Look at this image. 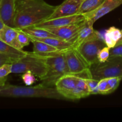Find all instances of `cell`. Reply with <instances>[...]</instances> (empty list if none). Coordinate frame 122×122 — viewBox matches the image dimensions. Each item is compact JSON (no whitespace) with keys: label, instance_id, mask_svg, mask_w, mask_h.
<instances>
[{"label":"cell","instance_id":"2e32d148","mask_svg":"<svg viewBox=\"0 0 122 122\" xmlns=\"http://www.w3.org/2000/svg\"><path fill=\"white\" fill-rule=\"evenodd\" d=\"M121 38L122 31L114 26H112L106 30L104 36L106 46L110 48L114 47Z\"/></svg>","mask_w":122,"mask_h":122},{"label":"cell","instance_id":"5bb4252c","mask_svg":"<svg viewBox=\"0 0 122 122\" xmlns=\"http://www.w3.org/2000/svg\"><path fill=\"white\" fill-rule=\"evenodd\" d=\"M17 35L18 30L7 25H5L0 30V40L15 48L23 50L18 41Z\"/></svg>","mask_w":122,"mask_h":122},{"label":"cell","instance_id":"7a4b0ae2","mask_svg":"<svg viewBox=\"0 0 122 122\" xmlns=\"http://www.w3.org/2000/svg\"><path fill=\"white\" fill-rule=\"evenodd\" d=\"M0 97L14 98H44L65 100L56 87H48L42 84L34 86H21L5 84L0 90Z\"/></svg>","mask_w":122,"mask_h":122},{"label":"cell","instance_id":"5b68a950","mask_svg":"<svg viewBox=\"0 0 122 122\" xmlns=\"http://www.w3.org/2000/svg\"><path fill=\"white\" fill-rule=\"evenodd\" d=\"M30 71L41 79L46 75L47 66L42 57L33 52H27L25 57L18 59L11 64L12 73H23Z\"/></svg>","mask_w":122,"mask_h":122},{"label":"cell","instance_id":"f546056e","mask_svg":"<svg viewBox=\"0 0 122 122\" xmlns=\"http://www.w3.org/2000/svg\"><path fill=\"white\" fill-rule=\"evenodd\" d=\"M17 60L13 59L5 54L0 52V67L5 64H12Z\"/></svg>","mask_w":122,"mask_h":122},{"label":"cell","instance_id":"4dcf8cb0","mask_svg":"<svg viewBox=\"0 0 122 122\" xmlns=\"http://www.w3.org/2000/svg\"><path fill=\"white\" fill-rule=\"evenodd\" d=\"M4 25H5V24H4V23L3 20H2V17H1V14H0V30H1V29L4 27Z\"/></svg>","mask_w":122,"mask_h":122},{"label":"cell","instance_id":"30bf717a","mask_svg":"<svg viewBox=\"0 0 122 122\" xmlns=\"http://www.w3.org/2000/svg\"><path fill=\"white\" fill-rule=\"evenodd\" d=\"M85 20V18L83 16V15L77 14L70 15V16L49 19V20H46L42 22L36 24L33 26L43 29L48 28V27H58L76 23L83 21Z\"/></svg>","mask_w":122,"mask_h":122},{"label":"cell","instance_id":"484cf974","mask_svg":"<svg viewBox=\"0 0 122 122\" xmlns=\"http://www.w3.org/2000/svg\"><path fill=\"white\" fill-rule=\"evenodd\" d=\"M21 79L26 86H30L36 81L35 75L30 71H27L23 73L21 76Z\"/></svg>","mask_w":122,"mask_h":122},{"label":"cell","instance_id":"1f68e13d","mask_svg":"<svg viewBox=\"0 0 122 122\" xmlns=\"http://www.w3.org/2000/svg\"><path fill=\"white\" fill-rule=\"evenodd\" d=\"M121 31H122V38H120V40H119V41H118V42L117 43L116 45H120V44H122V30Z\"/></svg>","mask_w":122,"mask_h":122},{"label":"cell","instance_id":"83f0119b","mask_svg":"<svg viewBox=\"0 0 122 122\" xmlns=\"http://www.w3.org/2000/svg\"><path fill=\"white\" fill-rule=\"evenodd\" d=\"M110 51V48L108 46H106L102 48L98 54V59L99 62L101 63L106 62L109 58Z\"/></svg>","mask_w":122,"mask_h":122},{"label":"cell","instance_id":"603a6c76","mask_svg":"<svg viewBox=\"0 0 122 122\" xmlns=\"http://www.w3.org/2000/svg\"><path fill=\"white\" fill-rule=\"evenodd\" d=\"M83 80L89 88L91 95L100 94L98 88V83L99 80L94 79L93 78H85L83 79Z\"/></svg>","mask_w":122,"mask_h":122},{"label":"cell","instance_id":"ac0fdd59","mask_svg":"<svg viewBox=\"0 0 122 122\" xmlns=\"http://www.w3.org/2000/svg\"><path fill=\"white\" fill-rule=\"evenodd\" d=\"M0 52L5 54L14 60H18L25 57L27 52L23 50L15 48L9 44L0 40Z\"/></svg>","mask_w":122,"mask_h":122},{"label":"cell","instance_id":"3957f363","mask_svg":"<svg viewBox=\"0 0 122 122\" xmlns=\"http://www.w3.org/2000/svg\"><path fill=\"white\" fill-rule=\"evenodd\" d=\"M45 55H36L42 57L47 66L46 75L40 79L41 84L48 87H55L56 82L62 76L69 74L63 51Z\"/></svg>","mask_w":122,"mask_h":122},{"label":"cell","instance_id":"8fae6325","mask_svg":"<svg viewBox=\"0 0 122 122\" xmlns=\"http://www.w3.org/2000/svg\"><path fill=\"white\" fill-rule=\"evenodd\" d=\"M83 0H65L61 4L57 6L49 19L77 14Z\"/></svg>","mask_w":122,"mask_h":122},{"label":"cell","instance_id":"9c48e42d","mask_svg":"<svg viewBox=\"0 0 122 122\" xmlns=\"http://www.w3.org/2000/svg\"><path fill=\"white\" fill-rule=\"evenodd\" d=\"M85 21V20L76 23L71 24L62 27H48V28L44 29L51 33H53L60 39L73 43L74 44V42L77 39L79 31L84 24Z\"/></svg>","mask_w":122,"mask_h":122},{"label":"cell","instance_id":"7402d4cb","mask_svg":"<svg viewBox=\"0 0 122 122\" xmlns=\"http://www.w3.org/2000/svg\"><path fill=\"white\" fill-rule=\"evenodd\" d=\"M11 73V64H5L0 67V85H5L7 77Z\"/></svg>","mask_w":122,"mask_h":122},{"label":"cell","instance_id":"44dd1931","mask_svg":"<svg viewBox=\"0 0 122 122\" xmlns=\"http://www.w3.org/2000/svg\"><path fill=\"white\" fill-rule=\"evenodd\" d=\"M105 0H83L81 4L78 14H84L97 9Z\"/></svg>","mask_w":122,"mask_h":122},{"label":"cell","instance_id":"ffe728a7","mask_svg":"<svg viewBox=\"0 0 122 122\" xmlns=\"http://www.w3.org/2000/svg\"><path fill=\"white\" fill-rule=\"evenodd\" d=\"M22 30L23 32L26 33L30 36L33 38H48V37H52V38H58L53 33H51L49 31L46 30L45 29L39 28V27H35V26H29V27H24L22 29H19Z\"/></svg>","mask_w":122,"mask_h":122},{"label":"cell","instance_id":"ba28073f","mask_svg":"<svg viewBox=\"0 0 122 122\" xmlns=\"http://www.w3.org/2000/svg\"><path fill=\"white\" fill-rule=\"evenodd\" d=\"M106 46L104 39H89L75 48L77 50L90 67L99 62L98 54L100 50Z\"/></svg>","mask_w":122,"mask_h":122},{"label":"cell","instance_id":"4316f807","mask_svg":"<svg viewBox=\"0 0 122 122\" xmlns=\"http://www.w3.org/2000/svg\"><path fill=\"white\" fill-rule=\"evenodd\" d=\"M107 82L109 85L110 88L112 92H113L114 91L117 89L118 86L120 85V82L122 80V77H112L107 78Z\"/></svg>","mask_w":122,"mask_h":122},{"label":"cell","instance_id":"52a82bcc","mask_svg":"<svg viewBox=\"0 0 122 122\" xmlns=\"http://www.w3.org/2000/svg\"><path fill=\"white\" fill-rule=\"evenodd\" d=\"M64 58L67 65L69 74L79 76L82 78H92L89 66L75 48L63 51Z\"/></svg>","mask_w":122,"mask_h":122},{"label":"cell","instance_id":"d4e9b609","mask_svg":"<svg viewBox=\"0 0 122 122\" xmlns=\"http://www.w3.org/2000/svg\"><path fill=\"white\" fill-rule=\"evenodd\" d=\"M98 88L99 92L101 95H107L112 94V91L110 88L109 85L107 82V78L100 80L98 83Z\"/></svg>","mask_w":122,"mask_h":122},{"label":"cell","instance_id":"e0dca14e","mask_svg":"<svg viewBox=\"0 0 122 122\" xmlns=\"http://www.w3.org/2000/svg\"><path fill=\"white\" fill-rule=\"evenodd\" d=\"M32 38L36 39V40L43 42L49 44L51 46H54L59 50H66L71 48H74L73 43L66 41L60 39L58 38H52V37L42 38H33V37H32Z\"/></svg>","mask_w":122,"mask_h":122},{"label":"cell","instance_id":"277c9868","mask_svg":"<svg viewBox=\"0 0 122 122\" xmlns=\"http://www.w3.org/2000/svg\"><path fill=\"white\" fill-rule=\"evenodd\" d=\"M55 87L65 100H80L91 95L83 78L71 74L62 76L56 82Z\"/></svg>","mask_w":122,"mask_h":122},{"label":"cell","instance_id":"4fadbf2b","mask_svg":"<svg viewBox=\"0 0 122 122\" xmlns=\"http://www.w3.org/2000/svg\"><path fill=\"white\" fill-rule=\"evenodd\" d=\"M16 0H0V14L5 25L14 27Z\"/></svg>","mask_w":122,"mask_h":122},{"label":"cell","instance_id":"d6986e66","mask_svg":"<svg viewBox=\"0 0 122 122\" xmlns=\"http://www.w3.org/2000/svg\"><path fill=\"white\" fill-rule=\"evenodd\" d=\"M31 42L33 45V52L37 55L49 54L58 52L59 51H62V50H58L54 46H51V45L46 44L45 42H43L36 40L32 38Z\"/></svg>","mask_w":122,"mask_h":122},{"label":"cell","instance_id":"9a60e30c","mask_svg":"<svg viewBox=\"0 0 122 122\" xmlns=\"http://www.w3.org/2000/svg\"><path fill=\"white\" fill-rule=\"evenodd\" d=\"M94 23L89 19H85L84 24L79 31L77 38L74 42V48L79 46L82 43L85 41L88 38L91 36L94 32L93 25Z\"/></svg>","mask_w":122,"mask_h":122},{"label":"cell","instance_id":"6da1fadb","mask_svg":"<svg viewBox=\"0 0 122 122\" xmlns=\"http://www.w3.org/2000/svg\"><path fill=\"white\" fill-rule=\"evenodd\" d=\"M56 7L44 0H16L14 27L22 29L45 21Z\"/></svg>","mask_w":122,"mask_h":122},{"label":"cell","instance_id":"8992f818","mask_svg":"<svg viewBox=\"0 0 122 122\" xmlns=\"http://www.w3.org/2000/svg\"><path fill=\"white\" fill-rule=\"evenodd\" d=\"M92 78L97 80L112 77H122V57L109 58L106 62H98L89 67Z\"/></svg>","mask_w":122,"mask_h":122},{"label":"cell","instance_id":"cb8c5ba5","mask_svg":"<svg viewBox=\"0 0 122 122\" xmlns=\"http://www.w3.org/2000/svg\"><path fill=\"white\" fill-rule=\"evenodd\" d=\"M17 29L18 30V41L21 47L23 48V47L29 45L30 43L32 42V38L20 29Z\"/></svg>","mask_w":122,"mask_h":122},{"label":"cell","instance_id":"d6a6232c","mask_svg":"<svg viewBox=\"0 0 122 122\" xmlns=\"http://www.w3.org/2000/svg\"><path fill=\"white\" fill-rule=\"evenodd\" d=\"M4 85H0V90H1V89H2V86H3Z\"/></svg>","mask_w":122,"mask_h":122},{"label":"cell","instance_id":"7c38bea8","mask_svg":"<svg viewBox=\"0 0 122 122\" xmlns=\"http://www.w3.org/2000/svg\"><path fill=\"white\" fill-rule=\"evenodd\" d=\"M122 4V0H105L97 10L83 14L86 19L91 20L93 23L114 10Z\"/></svg>","mask_w":122,"mask_h":122},{"label":"cell","instance_id":"f1b7e54d","mask_svg":"<svg viewBox=\"0 0 122 122\" xmlns=\"http://www.w3.org/2000/svg\"><path fill=\"white\" fill-rule=\"evenodd\" d=\"M117 57H122V44L116 45L114 47L110 48L109 58Z\"/></svg>","mask_w":122,"mask_h":122}]
</instances>
